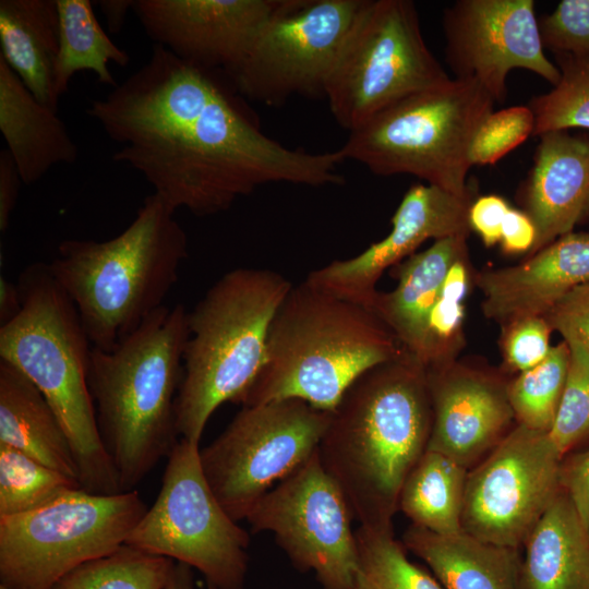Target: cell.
<instances>
[{
	"label": "cell",
	"instance_id": "cell-1",
	"mask_svg": "<svg viewBox=\"0 0 589 589\" xmlns=\"http://www.w3.org/2000/svg\"><path fill=\"white\" fill-rule=\"evenodd\" d=\"M221 72L155 44L148 61L107 96L91 100L86 113L123 145L113 160L139 171L175 212L217 214L267 183L345 182L339 149L309 153L269 139Z\"/></svg>",
	"mask_w": 589,
	"mask_h": 589
},
{
	"label": "cell",
	"instance_id": "cell-2",
	"mask_svg": "<svg viewBox=\"0 0 589 589\" xmlns=\"http://www.w3.org/2000/svg\"><path fill=\"white\" fill-rule=\"evenodd\" d=\"M431 428L428 372L407 351L362 374L330 411L317 455L360 526L393 529Z\"/></svg>",
	"mask_w": 589,
	"mask_h": 589
},
{
	"label": "cell",
	"instance_id": "cell-3",
	"mask_svg": "<svg viewBox=\"0 0 589 589\" xmlns=\"http://www.w3.org/2000/svg\"><path fill=\"white\" fill-rule=\"evenodd\" d=\"M188 311L164 305L110 351L92 350L88 387L122 492L135 490L179 442L176 399Z\"/></svg>",
	"mask_w": 589,
	"mask_h": 589
},
{
	"label": "cell",
	"instance_id": "cell-4",
	"mask_svg": "<svg viewBox=\"0 0 589 589\" xmlns=\"http://www.w3.org/2000/svg\"><path fill=\"white\" fill-rule=\"evenodd\" d=\"M404 351L370 309L304 280L277 310L263 366L237 404L300 399L333 411L356 380Z\"/></svg>",
	"mask_w": 589,
	"mask_h": 589
},
{
	"label": "cell",
	"instance_id": "cell-5",
	"mask_svg": "<svg viewBox=\"0 0 589 589\" xmlns=\"http://www.w3.org/2000/svg\"><path fill=\"white\" fill-rule=\"evenodd\" d=\"M175 213L153 193L118 236L59 243L48 265L76 306L94 348L112 350L165 305L189 254Z\"/></svg>",
	"mask_w": 589,
	"mask_h": 589
},
{
	"label": "cell",
	"instance_id": "cell-6",
	"mask_svg": "<svg viewBox=\"0 0 589 589\" xmlns=\"http://www.w3.org/2000/svg\"><path fill=\"white\" fill-rule=\"evenodd\" d=\"M17 286L22 308L0 325V360L22 372L53 409L70 442L82 489L121 493L98 432L88 387L93 346L77 309L48 264L25 267Z\"/></svg>",
	"mask_w": 589,
	"mask_h": 589
},
{
	"label": "cell",
	"instance_id": "cell-7",
	"mask_svg": "<svg viewBox=\"0 0 589 589\" xmlns=\"http://www.w3.org/2000/svg\"><path fill=\"white\" fill-rule=\"evenodd\" d=\"M266 268L223 275L188 313L189 337L176 399L180 438L200 443L213 412L237 404L261 371L271 324L292 288Z\"/></svg>",
	"mask_w": 589,
	"mask_h": 589
},
{
	"label": "cell",
	"instance_id": "cell-8",
	"mask_svg": "<svg viewBox=\"0 0 589 589\" xmlns=\"http://www.w3.org/2000/svg\"><path fill=\"white\" fill-rule=\"evenodd\" d=\"M494 104L474 79L454 77L384 108L349 132L339 151L375 175H412L464 195L472 187L471 144Z\"/></svg>",
	"mask_w": 589,
	"mask_h": 589
},
{
	"label": "cell",
	"instance_id": "cell-9",
	"mask_svg": "<svg viewBox=\"0 0 589 589\" xmlns=\"http://www.w3.org/2000/svg\"><path fill=\"white\" fill-rule=\"evenodd\" d=\"M136 490H72L37 509L0 517V586L52 589L82 564L125 543L147 510Z\"/></svg>",
	"mask_w": 589,
	"mask_h": 589
},
{
	"label": "cell",
	"instance_id": "cell-10",
	"mask_svg": "<svg viewBox=\"0 0 589 589\" xmlns=\"http://www.w3.org/2000/svg\"><path fill=\"white\" fill-rule=\"evenodd\" d=\"M450 77L426 46L409 0H368L325 88L335 120L349 132L414 93Z\"/></svg>",
	"mask_w": 589,
	"mask_h": 589
},
{
	"label": "cell",
	"instance_id": "cell-11",
	"mask_svg": "<svg viewBox=\"0 0 589 589\" xmlns=\"http://www.w3.org/2000/svg\"><path fill=\"white\" fill-rule=\"evenodd\" d=\"M199 444H176L154 504L124 544L195 568L217 589H244L250 534L212 491Z\"/></svg>",
	"mask_w": 589,
	"mask_h": 589
},
{
	"label": "cell",
	"instance_id": "cell-12",
	"mask_svg": "<svg viewBox=\"0 0 589 589\" xmlns=\"http://www.w3.org/2000/svg\"><path fill=\"white\" fill-rule=\"evenodd\" d=\"M330 411L300 399L242 406L200 449L203 473L229 516L247 519L255 504L317 449Z\"/></svg>",
	"mask_w": 589,
	"mask_h": 589
},
{
	"label": "cell",
	"instance_id": "cell-13",
	"mask_svg": "<svg viewBox=\"0 0 589 589\" xmlns=\"http://www.w3.org/2000/svg\"><path fill=\"white\" fill-rule=\"evenodd\" d=\"M368 0H283L242 59L225 72L242 96L269 106L325 97L347 37Z\"/></svg>",
	"mask_w": 589,
	"mask_h": 589
},
{
	"label": "cell",
	"instance_id": "cell-14",
	"mask_svg": "<svg viewBox=\"0 0 589 589\" xmlns=\"http://www.w3.org/2000/svg\"><path fill=\"white\" fill-rule=\"evenodd\" d=\"M349 504L324 469L317 449L271 489L247 517L251 531H267L302 572L324 589H351L358 566Z\"/></svg>",
	"mask_w": 589,
	"mask_h": 589
},
{
	"label": "cell",
	"instance_id": "cell-15",
	"mask_svg": "<svg viewBox=\"0 0 589 589\" xmlns=\"http://www.w3.org/2000/svg\"><path fill=\"white\" fill-rule=\"evenodd\" d=\"M562 459L549 433L515 426L468 471L462 530L519 549L562 490Z\"/></svg>",
	"mask_w": 589,
	"mask_h": 589
},
{
	"label": "cell",
	"instance_id": "cell-16",
	"mask_svg": "<svg viewBox=\"0 0 589 589\" xmlns=\"http://www.w3.org/2000/svg\"><path fill=\"white\" fill-rule=\"evenodd\" d=\"M446 62L456 79H474L495 103L506 98L513 69L552 86L561 73L544 52L533 0H458L442 19Z\"/></svg>",
	"mask_w": 589,
	"mask_h": 589
},
{
	"label": "cell",
	"instance_id": "cell-17",
	"mask_svg": "<svg viewBox=\"0 0 589 589\" xmlns=\"http://www.w3.org/2000/svg\"><path fill=\"white\" fill-rule=\"evenodd\" d=\"M476 187L464 195L417 183L409 188L392 217L390 232L360 254L336 260L309 274L305 281L338 298L369 308L383 273L414 254L424 241L470 233L469 208Z\"/></svg>",
	"mask_w": 589,
	"mask_h": 589
},
{
	"label": "cell",
	"instance_id": "cell-18",
	"mask_svg": "<svg viewBox=\"0 0 589 589\" xmlns=\"http://www.w3.org/2000/svg\"><path fill=\"white\" fill-rule=\"evenodd\" d=\"M283 0H133L145 33L180 59L229 71Z\"/></svg>",
	"mask_w": 589,
	"mask_h": 589
},
{
	"label": "cell",
	"instance_id": "cell-19",
	"mask_svg": "<svg viewBox=\"0 0 589 589\" xmlns=\"http://www.w3.org/2000/svg\"><path fill=\"white\" fill-rule=\"evenodd\" d=\"M426 372L432 404L426 449L469 469L504 438L515 419L507 384L455 362Z\"/></svg>",
	"mask_w": 589,
	"mask_h": 589
},
{
	"label": "cell",
	"instance_id": "cell-20",
	"mask_svg": "<svg viewBox=\"0 0 589 589\" xmlns=\"http://www.w3.org/2000/svg\"><path fill=\"white\" fill-rule=\"evenodd\" d=\"M589 284V232L567 233L520 264L477 276L484 315L502 325L544 316L575 288Z\"/></svg>",
	"mask_w": 589,
	"mask_h": 589
},
{
	"label": "cell",
	"instance_id": "cell-21",
	"mask_svg": "<svg viewBox=\"0 0 589 589\" xmlns=\"http://www.w3.org/2000/svg\"><path fill=\"white\" fill-rule=\"evenodd\" d=\"M539 137L533 165L519 188L524 212L536 227L530 254L589 217V131H550Z\"/></svg>",
	"mask_w": 589,
	"mask_h": 589
},
{
	"label": "cell",
	"instance_id": "cell-22",
	"mask_svg": "<svg viewBox=\"0 0 589 589\" xmlns=\"http://www.w3.org/2000/svg\"><path fill=\"white\" fill-rule=\"evenodd\" d=\"M467 254V237L434 241L394 266L397 286L389 292L377 290L368 308L424 366L432 311L449 268Z\"/></svg>",
	"mask_w": 589,
	"mask_h": 589
},
{
	"label": "cell",
	"instance_id": "cell-23",
	"mask_svg": "<svg viewBox=\"0 0 589 589\" xmlns=\"http://www.w3.org/2000/svg\"><path fill=\"white\" fill-rule=\"evenodd\" d=\"M0 131L26 185L52 166L77 159V146L57 111L37 100L1 56Z\"/></svg>",
	"mask_w": 589,
	"mask_h": 589
},
{
	"label": "cell",
	"instance_id": "cell-24",
	"mask_svg": "<svg viewBox=\"0 0 589 589\" xmlns=\"http://www.w3.org/2000/svg\"><path fill=\"white\" fill-rule=\"evenodd\" d=\"M402 544L429 566L444 589H520L518 549L465 531L440 536L413 525L404 532Z\"/></svg>",
	"mask_w": 589,
	"mask_h": 589
},
{
	"label": "cell",
	"instance_id": "cell-25",
	"mask_svg": "<svg viewBox=\"0 0 589 589\" xmlns=\"http://www.w3.org/2000/svg\"><path fill=\"white\" fill-rule=\"evenodd\" d=\"M524 545L520 589H589V531L563 490Z\"/></svg>",
	"mask_w": 589,
	"mask_h": 589
},
{
	"label": "cell",
	"instance_id": "cell-26",
	"mask_svg": "<svg viewBox=\"0 0 589 589\" xmlns=\"http://www.w3.org/2000/svg\"><path fill=\"white\" fill-rule=\"evenodd\" d=\"M0 444L80 482L70 442L53 409L22 372L1 360Z\"/></svg>",
	"mask_w": 589,
	"mask_h": 589
},
{
	"label": "cell",
	"instance_id": "cell-27",
	"mask_svg": "<svg viewBox=\"0 0 589 589\" xmlns=\"http://www.w3.org/2000/svg\"><path fill=\"white\" fill-rule=\"evenodd\" d=\"M0 56L41 104L58 112L55 64L59 51L57 0H1Z\"/></svg>",
	"mask_w": 589,
	"mask_h": 589
},
{
	"label": "cell",
	"instance_id": "cell-28",
	"mask_svg": "<svg viewBox=\"0 0 589 589\" xmlns=\"http://www.w3.org/2000/svg\"><path fill=\"white\" fill-rule=\"evenodd\" d=\"M468 469L449 457L425 450L407 476L399 494L398 510L411 525L440 536L462 532Z\"/></svg>",
	"mask_w": 589,
	"mask_h": 589
},
{
	"label": "cell",
	"instance_id": "cell-29",
	"mask_svg": "<svg viewBox=\"0 0 589 589\" xmlns=\"http://www.w3.org/2000/svg\"><path fill=\"white\" fill-rule=\"evenodd\" d=\"M59 51L55 64V88L59 98L68 92L71 77L79 71L96 74L100 84L115 88L109 62L127 67L128 52L118 47L98 23L88 0H57Z\"/></svg>",
	"mask_w": 589,
	"mask_h": 589
},
{
	"label": "cell",
	"instance_id": "cell-30",
	"mask_svg": "<svg viewBox=\"0 0 589 589\" xmlns=\"http://www.w3.org/2000/svg\"><path fill=\"white\" fill-rule=\"evenodd\" d=\"M358 566L351 589H444L429 570L411 562L393 529L356 530Z\"/></svg>",
	"mask_w": 589,
	"mask_h": 589
},
{
	"label": "cell",
	"instance_id": "cell-31",
	"mask_svg": "<svg viewBox=\"0 0 589 589\" xmlns=\"http://www.w3.org/2000/svg\"><path fill=\"white\" fill-rule=\"evenodd\" d=\"M175 561L123 544L86 562L52 589H166Z\"/></svg>",
	"mask_w": 589,
	"mask_h": 589
},
{
	"label": "cell",
	"instance_id": "cell-32",
	"mask_svg": "<svg viewBox=\"0 0 589 589\" xmlns=\"http://www.w3.org/2000/svg\"><path fill=\"white\" fill-rule=\"evenodd\" d=\"M569 348L562 340L552 346L548 357L520 372L507 384V396L518 424L549 433L552 429L569 365Z\"/></svg>",
	"mask_w": 589,
	"mask_h": 589
},
{
	"label": "cell",
	"instance_id": "cell-33",
	"mask_svg": "<svg viewBox=\"0 0 589 589\" xmlns=\"http://www.w3.org/2000/svg\"><path fill=\"white\" fill-rule=\"evenodd\" d=\"M80 488L77 480L0 444V517L37 509Z\"/></svg>",
	"mask_w": 589,
	"mask_h": 589
},
{
	"label": "cell",
	"instance_id": "cell-34",
	"mask_svg": "<svg viewBox=\"0 0 589 589\" xmlns=\"http://www.w3.org/2000/svg\"><path fill=\"white\" fill-rule=\"evenodd\" d=\"M561 76L548 93L530 99L534 116L533 136L550 131H589V59L554 56Z\"/></svg>",
	"mask_w": 589,
	"mask_h": 589
},
{
	"label": "cell",
	"instance_id": "cell-35",
	"mask_svg": "<svg viewBox=\"0 0 589 589\" xmlns=\"http://www.w3.org/2000/svg\"><path fill=\"white\" fill-rule=\"evenodd\" d=\"M468 266L467 254L457 260L447 273L430 318L426 370L454 363L462 347L464 300L470 284Z\"/></svg>",
	"mask_w": 589,
	"mask_h": 589
},
{
	"label": "cell",
	"instance_id": "cell-36",
	"mask_svg": "<svg viewBox=\"0 0 589 589\" xmlns=\"http://www.w3.org/2000/svg\"><path fill=\"white\" fill-rule=\"evenodd\" d=\"M569 365L558 411L549 436L562 457L589 438V349L575 335H561Z\"/></svg>",
	"mask_w": 589,
	"mask_h": 589
},
{
	"label": "cell",
	"instance_id": "cell-37",
	"mask_svg": "<svg viewBox=\"0 0 589 589\" xmlns=\"http://www.w3.org/2000/svg\"><path fill=\"white\" fill-rule=\"evenodd\" d=\"M534 116L528 106L491 112L478 129L470 148L471 165H493L533 135Z\"/></svg>",
	"mask_w": 589,
	"mask_h": 589
},
{
	"label": "cell",
	"instance_id": "cell-38",
	"mask_svg": "<svg viewBox=\"0 0 589 589\" xmlns=\"http://www.w3.org/2000/svg\"><path fill=\"white\" fill-rule=\"evenodd\" d=\"M538 24L544 49L589 59V0H562Z\"/></svg>",
	"mask_w": 589,
	"mask_h": 589
},
{
	"label": "cell",
	"instance_id": "cell-39",
	"mask_svg": "<svg viewBox=\"0 0 589 589\" xmlns=\"http://www.w3.org/2000/svg\"><path fill=\"white\" fill-rule=\"evenodd\" d=\"M503 327L502 351L508 369L520 373L548 357L552 328L544 316L517 318Z\"/></svg>",
	"mask_w": 589,
	"mask_h": 589
},
{
	"label": "cell",
	"instance_id": "cell-40",
	"mask_svg": "<svg viewBox=\"0 0 589 589\" xmlns=\"http://www.w3.org/2000/svg\"><path fill=\"white\" fill-rule=\"evenodd\" d=\"M544 317L552 330L573 334L589 349V284L566 294Z\"/></svg>",
	"mask_w": 589,
	"mask_h": 589
},
{
	"label": "cell",
	"instance_id": "cell-41",
	"mask_svg": "<svg viewBox=\"0 0 589 589\" xmlns=\"http://www.w3.org/2000/svg\"><path fill=\"white\" fill-rule=\"evenodd\" d=\"M560 484L589 531V449L563 457Z\"/></svg>",
	"mask_w": 589,
	"mask_h": 589
},
{
	"label": "cell",
	"instance_id": "cell-42",
	"mask_svg": "<svg viewBox=\"0 0 589 589\" xmlns=\"http://www.w3.org/2000/svg\"><path fill=\"white\" fill-rule=\"evenodd\" d=\"M510 205L496 194L481 195L474 199L469 208L470 230L476 231L485 247H493L501 241L502 227Z\"/></svg>",
	"mask_w": 589,
	"mask_h": 589
},
{
	"label": "cell",
	"instance_id": "cell-43",
	"mask_svg": "<svg viewBox=\"0 0 589 589\" xmlns=\"http://www.w3.org/2000/svg\"><path fill=\"white\" fill-rule=\"evenodd\" d=\"M536 242V227L524 212L510 207L502 227L501 247L505 253L520 254L532 250Z\"/></svg>",
	"mask_w": 589,
	"mask_h": 589
},
{
	"label": "cell",
	"instance_id": "cell-44",
	"mask_svg": "<svg viewBox=\"0 0 589 589\" xmlns=\"http://www.w3.org/2000/svg\"><path fill=\"white\" fill-rule=\"evenodd\" d=\"M22 182L14 159L8 149L0 152V231L5 232L19 197Z\"/></svg>",
	"mask_w": 589,
	"mask_h": 589
},
{
	"label": "cell",
	"instance_id": "cell-45",
	"mask_svg": "<svg viewBox=\"0 0 589 589\" xmlns=\"http://www.w3.org/2000/svg\"><path fill=\"white\" fill-rule=\"evenodd\" d=\"M22 308L17 284L14 285L3 276L0 278V323H8L15 317Z\"/></svg>",
	"mask_w": 589,
	"mask_h": 589
},
{
	"label": "cell",
	"instance_id": "cell-46",
	"mask_svg": "<svg viewBox=\"0 0 589 589\" xmlns=\"http://www.w3.org/2000/svg\"><path fill=\"white\" fill-rule=\"evenodd\" d=\"M99 3L107 19L109 31L113 34L118 33L124 23L128 10H132L133 0H109Z\"/></svg>",
	"mask_w": 589,
	"mask_h": 589
},
{
	"label": "cell",
	"instance_id": "cell-47",
	"mask_svg": "<svg viewBox=\"0 0 589 589\" xmlns=\"http://www.w3.org/2000/svg\"><path fill=\"white\" fill-rule=\"evenodd\" d=\"M166 589H195L192 568L183 563L175 564Z\"/></svg>",
	"mask_w": 589,
	"mask_h": 589
},
{
	"label": "cell",
	"instance_id": "cell-48",
	"mask_svg": "<svg viewBox=\"0 0 589 589\" xmlns=\"http://www.w3.org/2000/svg\"><path fill=\"white\" fill-rule=\"evenodd\" d=\"M207 589H217V588L211 584H207Z\"/></svg>",
	"mask_w": 589,
	"mask_h": 589
},
{
	"label": "cell",
	"instance_id": "cell-49",
	"mask_svg": "<svg viewBox=\"0 0 589 589\" xmlns=\"http://www.w3.org/2000/svg\"><path fill=\"white\" fill-rule=\"evenodd\" d=\"M0 589H8V588H5V587H3V586H0Z\"/></svg>",
	"mask_w": 589,
	"mask_h": 589
}]
</instances>
